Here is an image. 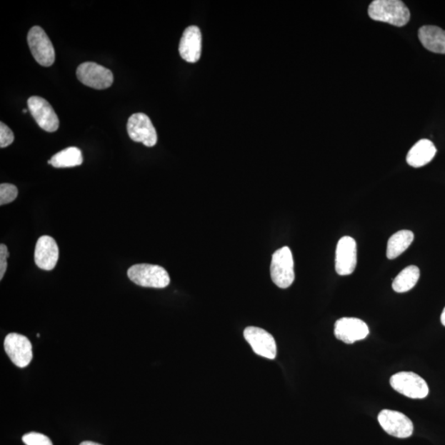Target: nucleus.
Returning a JSON list of instances; mask_svg holds the SVG:
<instances>
[{"label":"nucleus","instance_id":"1","mask_svg":"<svg viewBox=\"0 0 445 445\" xmlns=\"http://www.w3.org/2000/svg\"><path fill=\"white\" fill-rule=\"evenodd\" d=\"M369 17L396 26L409 24L411 14L403 1L399 0H374L368 9Z\"/></svg>","mask_w":445,"mask_h":445},{"label":"nucleus","instance_id":"2","mask_svg":"<svg viewBox=\"0 0 445 445\" xmlns=\"http://www.w3.org/2000/svg\"><path fill=\"white\" fill-rule=\"evenodd\" d=\"M127 275L132 282L142 287L164 289L170 284L168 271L158 265H134L129 268Z\"/></svg>","mask_w":445,"mask_h":445},{"label":"nucleus","instance_id":"3","mask_svg":"<svg viewBox=\"0 0 445 445\" xmlns=\"http://www.w3.org/2000/svg\"><path fill=\"white\" fill-rule=\"evenodd\" d=\"M271 276L273 283L281 289L289 288L294 281V261L292 251L289 246H283L273 254Z\"/></svg>","mask_w":445,"mask_h":445},{"label":"nucleus","instance_id":"4","mask_svg":"<svg viewBox=\"0 0 445 445\" xmlns=\"http://www.w3.org/2000/svg\"><path fill=\"white\" fill-rule=\"evenodd\" d=\"M390 384L396 392L412 399H423L429 394L426 382L415 373L396 374L391 377Z\"/></svg>","mask_w":445,"mask_h":445},{"label":"nucleus","instance_id":"5","mask_svg":"<svg viewBox=\"0 0 445 445\" xmlns=\"http://www.w3.org/2000/svg\"><path fill=\"white\" fill-rule=\"evenodd\" d=\"M30 51L37 63L45 67L51 66L56 60L55 49L46 31L41 26L31 29L28 35Z\"/></svg>","mask_w":445,"mask_h":445},{"label":"nucleus","instance_id":"6","mask_svg":"<svg viewBox=\"0 0 445 445\" xmlns=\"http://www.w3.org/2000/svg\"><path fill=\"white\" fill-rule=\"evenodd\" d=\"M76 75L83 84L98 90L110 88L114 80V74L110 69L94 62L80 64Z\"/></svg>","mask_w":445,"mask_h":445},{"label":"nucleus","instance_id":"7","mask_svg":"<svg viewBox=\"0 0 445 445\" xmlns=\"http://www.w3.org/2000/svg\"><path fill=\"white\" fill-rule=\"evenodd\" d=\"M127 132L133 141L153 147L158 141L156 130L149 117L144 114H133L127 122Z\"/></svg>","mask_w":445,"mask_h":445},{"label":"nucleus","instance_id":"8","mask_svg":"<svg viewBox=\"0 0 445 445\" xmlns=\"http://www.w3.org/2000/svg\"><path fill=\"white\" fill-rule=\"evenodd\" d=\"M378 421L389 435L396 438H409L414 431V424L409 418L399 411L383 410L379 414Z\"/></svg>","mask_w":445,"mask_h":445},{"label":"nucleus","instance_id":"9","mask_svg":"<svg viewBox=\"0 0 445 445\" xmlns=\"http://www.w3.org/2000/svg\"><path fill=\"white\" fill-rule=\"evenodd\" d=\"M4 350L10 360L19 368L29 366L32 360V346L28 337L10 334L4 340Z\"/></svg>","mask_w":445,"mask_h":445},{"label":"nucleus","instance_id":"10","mask_svg":"<svg viewBox=\"0 0 445 445\" xmlns=\"http://www.w3.org/2000/svg\"><path fill=\"white\" fill-rule=\"evenodd\" d=\"M357 246L356 240L344 236L339 241L336 250L335 267L339 276H349L356 270Z\"/></svg>","mask_w":445,"mask_h":445},{"label":"nucleus","instance_id":"11","mask_svg":"<svg viewBox=\"0 0 445 445\" xmlns=\"http://www.w3.org/2000/svg\"><path fill=\"white\" fill-rule=\"evenodd\" d=\"M244 336L256 355L269 360L276 357V343L269 332L256 326H249L244 330Z\"/></svg>","mask_w":445,"mask_h":445},{"label":"nucleus","instance_id":"12","mask_svg":"<svg viewBox=\"0 0 445 445\" xmlns=\"http://www.w3.org/2000/svg\"><path fill=\"white\" fill-rule=\"evenodd\" d=\"M29 109L37 124L48 132H55L60 126L59 118L48 101L39 96H31L28 100Z\"/></svg>","mask_w":445,"mask_h":445},{"label":"nucleus","instance_id":"13","mask_svg":"<svg viewBox=\"0 0 445 445\" xmlns=\"http://www.w3.org/2000/svg\"><path fill=\"white\" fill-rule=\"evenodd\" d=\"M334 334L337 339L353 344L366 339L369 334V326L364 321L356 318H342L335 324Z\"/></svg>","mask_w":445,"mask_h":445},{"label":"nucleus","instance_id":"14","mask_svg":"<svg viewBox=\"0 0 445 445\" xmlns=\"http://www.w3.org/2000/svg\"><path fill=\"white\" fill-rule=\"evenodd\" d=\"M34 259L36 265L40 269L53 270L59 259V248L56 240L46 235L37 240Z\"/></svg>","mask_w":445,"mask_h":445},{"label":"nucleus","instance_id":"15","mask_svg":"<svg viewBox=\"0 0 445 445\" xmlns=\"http://www.w3.org/2000/svg\"><path fill=\"white\" fill-rule=\"evenodd\" d=\"M202 48V36L199 28L191 26L182 34L180 45V56L184 61L196 63L200 60Z\"/></svg>","mask_w":445,"mask_h":445},{"label":"nucleus","instance_id":"16","mask_svg":"<svg viewBox=\"0 0 445 445\" xmlns=\"http://www.w3.org/2000/svg\"><path fill=\"white\" fill-rule=\"evenodd\" d=\"M437 152L435 144L429 139L418 141L406 155V162L411 167L421 168L431 162Z\"/></svg>","mask_w":445,"mask_h":445},{"label":"nucleus","instance_id":"17","mask_svg":"<svg viewBox=\"0 0 445 445\" xmlns=\"http://www.w3.org/2000/svg\"><path fill=\"white\" fill-rule=\"evenodd\" d=\"M418 36L426 49L445 55V31L436 26H423Z\"/></svg>","mask_w":445,"mask_h":445},{"label":"nucleus","instance_id":"18","mask_svg":"<svg viewBox=\"0 0 445 445\" xmlns=\"http://www.w3.org/2000/svg\"><path fill=\"white\" fill-rule=\"evenodd\" d=\"M414 234L410 230H400L389 239L387 246V257L390 260L403 254L414 242Z\"/></svg>","mask_w":445,"mask_h":445},{"label":"nucleus","instance_id":"19","mask_svg":"<svg viewBox=\"0 0 445 445\" xmlns=\"http://www.w3.org/2000/svg\"><path fill=\"white\" fill-rule=\"evenodd\" d=\"M81 150L76 147H69L56 154L48 161V164L56 169L73 168L83 164Z\"/></svg>","mask_w":445,"mask_h":445},{"label":"nucleus","instance_id":"20","mask_svg":"<svg viewBox=\"0 0 445 445\" xmlns=\"http://www.w3.org/2000/svg\"><path fill=\"white\" fill-rule=\"evenodd\" d=\"M420 278V270L416 266H409L401 271L393 282L394 291L396 293H405L416 285Z\"/></svg>","mask_w":445,"mask_h":445},{"label":"nucleus","instance_id":"21","mask_svg":"<svg viewBox=\"0 0 445 445\" xmlns=\"http://www.w3.org/2000/svg\"><path fill=\"white\" fill-rule=\"evenodd\" d=\"M18 195L17 186L9 184L0 185V205L4 206L13 202L18 197Z\"/></svg>","mask_w":445,"mask_h":445},{"label":"nucleus","instance_id":"22","mask_svg":"<svg viewBox=\"0 0 445 445\" xmlns=\"http://www.w3.org/2000/svg\"><path fill=\"white\" fill-rule=\"evenodd\" d=\"M23 441L26 445H53L49 438L36 432L26 434Z\"/></svg>","mask_w":445,"mask_h":445},{"label":"nucleus","instance_id":"23","mask_svg":"<svg viewBox=\"0 0 445 445\" xmlns=\"http://www.w3.org/2000/svg\"><path fill=\"white\" fill-rule=\"evenodd\" d=\"M14 141V135L11 129L4 122L0 123V147L6 148L12 144Z\"/></svg>","mask_w":445,"mask_h":445},{"label":"nucleus","instance_id":"24","mask_svg":"<svg viewBox=\"0 0 445 445\" xmlns=\"http://www.w3.org/2000/svg\"><path fill=\"white\" fill-rule=\"evenodd\" d=\"M9 256L7 246L2 244L0 245V280H3L5 272L7 271V259Z\"/></svg>","mask_w":445,"mask_h":445},{"label":"nucleus","instance_id":"25","mask_svg":"<svg viewBox=\"0 0 445 445\" xmlns=\"http://www.w3.org/2000/svg\"><path fill=\"white\" fill-rule=\"evenodd\" d=\"M79 445H101V444H96V443H94V442H92V441H84V442L80 444Z\"/></svg>","mask_w":445,"mask_h":445},{"label":"nucleus","instance_id":"26","mask_svg":"<svg viewBox=\"0 0 445 445\" xmlns=\"http://www.w3.org/2000/svg\"><path fill=\"white\" fill-rule=\"evenodd\" d=\"M441 323L445 326V308L443 310L441 317Z\"/></svg>","mask_w":445,"mask_h":445},{"label":"nucleus","instance_id":"27","mask_svg":"<svg viewBox=\"0 0 445 445\" xmlns=\"http://www.w3.org/2000/svg\"><path fill=\"white\" fill-rule=\"evenodd\" d=\"M23 112H24V114H26V112H28V110L24 109V110L23 111Z\"/></svg>","mask_w":445,"mask_h":445}]
</instances>
